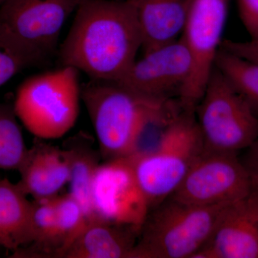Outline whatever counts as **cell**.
<instances>
[{
  "mask_svg": "<svg viewBox=\"0 0 258 258\" xmlns=\"http://www.w3.org/2000/svg\"><path fill=\"white\" fill-rule=\"evenodd\" d=\"M193 71L191 52L180 37L136 60L117 82L132 93L154 100L178 99Z\"/></svg>",
  "mask_w": 258,
  "mask_h": 258,
  "instance_id": "8fae6325",
  "label": "cell"
},
{
  "mask_svg": "<svg viewBox=\"0 0 258 258\" xmlns=\"http://www.w3.org/2000/svg\"><path fill=\"white\" fill-rule=\"evenodd\" d=\"M245 150L243 160H241L248 173L252 191L258 194V137L252 145Z\"/></svg>",
  "mask_w": 258,
  "mask_h": 258,
  "instance_id": "cb8c5ba5",
  "label": "cell"
},
{
  "mask_svg": "<svg viewBox=\"0 0 258 258\" xmlns=\"http://www.w3.org/2000/svg\"><path fill=\"white\" fill-rule=\"evenodd\" d=\"M252 191L237 154L204 151L169 198L195 206H215L235 203Z\"/></svg>",
  "mask_w": 258,
  "mask_h": 258,
  "instance_id": "9c48e42d",
  "label": "cell"
},
{
  "mask_svg": "<svg viewBox=\"0 0 258 258\" xmlns=\"http://www.w3.org/2000/svg\"><path fill=\"white\" fill-rule=\"evenodd\" d=\"M83 0H6L0 35L47 63L57 53L61 31Z\"/></svg>",
  "mask_w": 258,
  "mask_h": 258,
  "instance_id": "52a82bcc",
  "label": "cell"
},
{
  "mask_svg": "<svg viewBox=\"0 0 258 258\" xmlns=\"http://www.w3.org/2000/svg\"><path fill=\"white\" fill-rule=\"evenodd\" d=\"M195 114L205 152L238 154L258 137L257 113L215 67Z\"/></svg>",
  "mask_w": 258,
  "mask_h": 258,
  "instance_id": "8992f818",
  "label": "cell"
},
{
  "mask_svg": "<svg viewBox=\"0 0 258 258\" xmlns=\"http://www.w3.org/2000/svg\"><path fill=\"white\" fill-rule=\"evenodd\" d=\"M5 1H6V0H0V6H1Z\"/></svg>",
  "mask_w": 258,
  "mask_h": 258,
  "instance_id": "d4e9b609",
  "label": "cell"
},
{
  "mask_svg": "<svg viewBox=\"0 0 258 258\" xmlns=\"http://www.w3.org/2000/svg\"><path fill=\"white\" fill-rule=\"evenodd\" d=\"M142 38L130 0H83L57 56L91 80L118 82L137 60Z\"/></svg>",
  "mask_w": 258,
  "mask_h": 258,
  "instance_id": "6da1fadb",
  "label": "cell"
},
{
  "mask_svg": "<svg viewBox=\"0 0 258 258\" xmlns=\"http://www.w3.org/2000/svg\"><path fill=\"white\" fill-rule=\"evenodd\" d=\"M28 150L14 108L0 103V169L19 171Z\"/></svg>",
  "mask_w": 258,
  "mask_h": 258,
  "instance_id": "ffe728a7",
  "label": "cell"
},
{
  "mask_svg": "<svg viewBox=\"0 0 258 258\" xmlns=\"http://www.w3.org/2000/svg\"><path fill=\"white\" fill-rule=\"evenodd\" d=\"M239 16L249 38L258 39V0H237Z\"/></svg>",
  "mask_w": 258,
  "mask_h": 258,
  "instance_id": "7402d4cb",
  "label": "cell"
},
{
  "mask_svg": "<svg viewBox=\"0 0 258 258\" xmlns=\"http://www.w3.org/2000/svg\"><path fill=\"white\" fill-rule=\"evenodd\" d=\"M221 47L244 58L258 62V39H250L247 41H233L226 40Z\"/></svg>",
  "mask_w": 258,
  "mask_h": 258,
  "instance_id": "603a6c76",
  "label": "cell"
},
{
  "mask_svg": "<svg viewBox=\"0 0 258 258\" xmlns=\"http://www.w3.org/2000/svg\"><path fill=\"white\" fill-rule=\"evenodd\" d=\"M69 157L71 177L69 194L81 205L88 223L95 221L91 190L95 174L102 159L94 147V139L90 134L80 132L64 142L62 147Z\"/></svg>",
  "mask_w": 258,
  "mask_h": 258,
  "instance_id": "2e32d148",
  "label": "cell"
},
{
  "mask_svg": "<svg viewBox=\"0 0 258 258\" xmlns=\"http://www.w3.org/2000/svg\"><path fill=\"white\" fill-rule=\"evenodd\" d=\"M45 64L41 59L0 35V88L24 70Z\"/></svg>",
  "mask_w": 258,
  "mask_h": 258,
  "instance_id": "44dd1931",
  "label": "cell"
},
{
  "mask_svg": "<svg viewBox=\"0 0 258 258\" xmlns=\"http://www.w3.org/2000/svg\"><path fill=\"white\" fill-rule=\"evenodd\" d=\"M215 67L258 114V62L220 47Z\"/></svg>",
  "mask_w": 258,
  "mask_h": 258,
  "instance_id": "ac0fdd59",
  "label": "cell"
},
{
  "mask_svg": "<svg viewBox=\"0 0 258 258\" xmlns=\"http://www.w3.org/2000/svg\"><path fill=\"white\" fill-rule=\"evenodd\" d=\"M91 203L95 220L127 227L139 235L150 210L128 157L100 164L93 181Z\"/></svg>",
  "mask_w": 258,
  "mask_h": 258,
  "instance_id": "30bf717a",
  "label": "cell"
},
{
  "mask_svg": "<svg viewBox=\"0 0 258 258\" xmlns=\"http://www.w3.org/2000/svg\"><path fill=\"white\" fill-rule=\"evenodd\" d=\"M56 225L52 245V257L63 258L87 225L82 208L69 193L55 199Z\"/></svg>",
  "mask_w": 258,
  "mask_h": 258,
  "instance_id": "d6986e66",
  "label": "cell"
},
{
  "mask_svg": "<svg viewBox=\"0 0 258 258\" xmlns=\"http://www.w3.org/2000/svg\"><path fill=\"white\" fill-rule=\"evenodd\" d=\"M79 73L69 66L34 75L19 86L14 111L37 139L62 138L79 118L81 86Z\"/></svg>",
  "mask_w": 258,
  "mask_h": 258,
  "instance_id": "277c9868",
  "label": "cell"
},
{
  "mask_svg": "<svg viewBox=\"0 0 258 258\" xmlns=\"http://www.w3.org/2000/svg\"><path fill=\"white\" fill-rule=\"evenodd\" d=\"M144 52L175 41L184 32L190 0H130Z\"/></svg>",
  "mask_w": 258,
  "mask_h": 258,
  "instance_id": "5bb4252c",
  "label": "cell"
},
{
  "mask_svg": "<svg viewBox=\"0 0 258 258\" xmlns=\"http://www.w3.org/2000/svg\"><path fill=\"white\" fill-rule=\"evenodd\" d=\"M230 205L195 206L166 199L149 210L130 258H194Z\"/></svg>",
  "mask_w": 258,
  "mask_h": 258,
  "instance_id": "3957f363",
  "label": "cell"
},
{
  "mask_svg": "<svg viewBox=\"0 0 258 258\" xmlns=\"http://www.w3.org/2000/svg\"><path fill=\"white\" fill-rule=\"evenodd\" d=\"M230 3V0H190L181 38L192 56L193 71L178 98L184 111L195 112L215 68Z\"/></svg>",
  "mask_w": 258,
  "mask_h": 258,
  "instance_id": "ba28073f",
  "label": "cell"
},
{
  "mask_svg": "<svg viewBox=\"0 0 258 258\" xmlns=\"http://www.w3.org/2000/svg\"><path fill=\"white\" fill-rule=\"evenodd\" d=\"M38 139L30 149L19 169V187L34 200L50 198L69 184L71 170L63 148L56 147Z\"/></svg>",
  "mask_w": 258,
  "mask_h": 258,
  "instance_id": "4fadbf2b",
  "label": "cell"
},
{
  "mask_svg": "<svg viewBox=\"0 0 258 258\" xmlns=\"http://www.w3.org/2000/svg\"><path fill=\"white\" fill-rule=\"evenodd\" d=\"M176 100L144 98L113 81L90 79L81 86V101L87 108L104 161L128 157L146 121Z\"/></svg>",
  "mask_w": 258,
  "mask_h": 258,
  "instance_id": "7a4b0ae2",
  "label": "cell"
},
{
  "mask_svg": "<svg viewBox=\"0 0 258 258\" xmlns=\"http://www.w3.org/2000/svg\"><path fill=\"white\" fill-rule=\"evenodd\" d=\"M194 258H258V194L225 208L207 244Z\"/></svg>",
  "mask_w": 258,
  "mask_h": 258,
  "instance_id": "7c38bea8",
  "label": "cell"
},
{
  "mask_svg": "<svg viewBox=\"0 0 258 258\" xmlns=\"http://www.w3.org/2000/svg\"><path fill=\"white\" fill-rule=\"evenodd\" d=\"M32 204L18 184L0 179V247L15 252L28 245Z\"/></svg>",
  "mask_w": 258,
  "mask_h": 258,
  "instance_id": "e0dca14e",
  "label": "cell"
},
{
  "mask_svg": "<svg viewBox=\"0 0 258 258\" xmlns=\"http://www.w3.org/2000/svg\"><path fill=\"white\" fill-rule=\"evenodd\" d=\"M139 234L100 220L87 223L63 258H130Z\"/></svg>",
  "mask_w": 258,
  "mask_h": 258,
  "instance_id": "9a60e30c",
  "label": "cell"
},
{
  "mask_svg": "<svg viewBox=\"0 0 258 258\" xmlns=\"http://www.w3.org/2000/svg\"><path fill=\"white\" fill-rule=\"evenodd\" d=\"M203 152L195 112L182 110L168 125L157 149L128 157L150 210L176 191Z\"/></svg>",
  "mask_w": 258,
  "mask_h": 258,
  "instance_id": "5b68a950",
  "label": "cell"
}]
</instances>
